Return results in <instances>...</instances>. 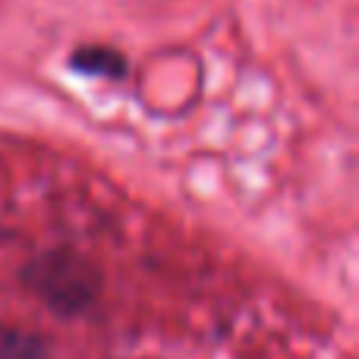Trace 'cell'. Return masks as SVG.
Returning <instances> with one entry per match:
<instances>
[{
  "instance_id": "7a4b0ae2",
  "label": "cell",
  "mask_w": 359,
  "mask_h": 359,
  "mask_svg": "<svg viewBox=\"0 0 359 359\" xmlns=\"http://www.w3.org/2000/svg\"><path fill=\"white\" fill-rule=\"evenodd\" d=\"M0 359H48V344L35 331L0 325Z\"/></svg>"
},
{
  "instance_id": "3957f363",
  "label": "cell",
  "mask_w": 359,
  "mask_h": 359,
  "mask_svg": "<svg viewBox=\"0 0 359 359\" xmlns=\"http://www.w3.org/2000/svg\"><path fill=\"white\" fill-rule=\"evenodd\" d=\"M69 63L92 76H114V79H117V76L126 73V60L111 48H79L69 57Z\"/></svg>"
},
{
  "instance_id": "6da1fadb",
  "label": "cell",
  "mask_w": 359,
  "mask_h": 359,
  "mask_svg": "<svg viewBox=\"0 0 359 359\" xmlns=\"http://www.w3.org/2000/svg\"><path fill=\"white\" fill-rule=\"evenodd\" d=\"M22 280L41 303L60 316H79L98 299L101 271L73 249H50L25 265Z\"/></svg>"
}]
</instances>
